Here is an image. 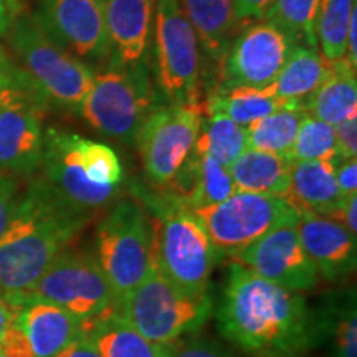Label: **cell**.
Returning a JSON list of instances; mask_svg holds the SVG:
<instances>
[{
  "mask_svg": "<svg viewBox=\"0 0 357 357\" xmlns=\"http://www.w3.org/2000/svg\"><path fill=\"white\" fill-rule=\"evenodd\" d=\"M32 17L58 47L83 63L93 68L109 63L105 0H40Z\"/></svg>",
  "mask_w": 357,
  "mask_h": 357,
  "instance_id": "cell-13",
  "label": "cell"
},
{
  "mask_svg": "<svg viewBox=\"0 0 357 357\" xmlns=\"http://www.w3.org/2000/svg\"><path fill=\"white\" fill-rule=\"evenodd\" d=\"M296 230L319 276L336 283L354 273L357 240L342 223L311 212H300Z\"/></svg>",
  "mask_w": 357,
  "mask_h": 357,
  "instance_id": "cell-17",
  "label": "cell"
},
{
  "mask_svg": "<svg viewBox=\"0 0 357 357\" xmlns=\"http://www.w3.org/2000/svg\"><path fill=\"white\" fill-rule=\"evenodd\" d=\"M86 321L42 301H24L17 324L33 357H56L84 331Z\"/></svg>",
  "mask_w": 357,
  "mask_h": 357,
  "instance_id": "cell-19",
  "label": "cell"
},
{
  "mask_svg": "<svg viewBox=\"0 0 357 357\" xmlns=\"http://www.w3.org/2000/svg\"><path fill=\"white\" fill-rule=\"evenodd\" d=\"M195 155V185L192 190L190 197L184 204L190 211L197 208L211 207L218 202H223L236 192L235 182L231 178L229 167L222 166L217 160L208 158V155L197 154Z\"/></svg>",
  "mask_w": 357,
  "mask_h": 357,
  "instance_id": "cell-32",
  "label": "cell"
},
{
  "mask_svg": "<svg viewBox=\"0 0 357 357\" xmlns=\"http://www.w3.org/2000/svg\"><path fill=\"white\" fill-rule=\"evenodd\" d=\"M42 178L66 202L95 213L118 200L121 189L88 181L78 154V134L50 128L45 131Z\"/></svg>",
  "mask_w": 357,
  "mask_h": 357,
  "instance_id": "cell-16",
  "label": "cell"
},
{
  "mask_svg": "<svg viewBox=\"0 0 357 357\" xmlns=\"http://www.w3.org/2000/svg\"><path fill=\"white\" fill-rule=\"evenodd\" d=\"M204 106H158L136 134L137 153L147 178L164 189L185 160L197 141Z\"/></svg>",
  "mask_w": 357,
  "mask_h": 357,
  "instance_id": "cell-12",
  "label": "cell"
},
{
  "mask_svg": "<svg viewBox=\"0 0 357 357\" xmlns=\"http://www.w3.org/2000/svg\"><path fill=\"white\" fill-rule=\"evenodd\" d=\"M321 0H276L261 20L278 26L293 43L318 48L316 42V17ZM319 50V48H318Z\"/></svg>",
  "mask_w": 357,
  "mask_h": 357,
  "instance_id": "cell-31",
  "label": "cell"
},
{
  "mask_svg": "<svg viewBox=\"0 0 357 357\" xmlns=\"http://www.w3.org/2000/svg\"><path fill=\"white\" fill-rule=\"evenodd\" d=\"M171 357H235L225 346L213 339H185L182 342H172Z\"/></svg>",
  "mask_w": 357,
  "mask_h": 357,
  "instance_id": "cell-35",
  "label": "cell"
},
{
  "mask_svg": "<svg viewBox=\"0 0 357 357\" xmlns=\"http://www.w3.org/2000/svg\"><path fill=\"white\" fill-rule=\"evenodd\" d=\"M319 312V311H318ZM321 342L331 344L333 357H357V316L354 293L319 312Z\"/></svg>",
  "mask_w": 357,
  "mask_h": 357,
  "instance_id": "cell-30",
  "label": "cell"
},
{
  "mask_svg": "<svg viewBox=\"0 0 357 357\" xmlns=\"http://www.w3.org/2000/svg\"><path fill=\"white\" fill-rule=\"evenodd\" d=\"M328 61L324 60L318 48L294 43L288 60L278 77L270 84L271 91L291 108H301L312 96L329 75Z\"/></svg>",
  "mask_w": 357,
  "mask_h": 357,
  "instance_id": "cell-21",
  "label": "cell"
},
{
  "mask_svg": "<svg viewBox=\"0 0 357 357\" xmlns=\"http://www.w3.org/2000/svg\"><path fill=\"white\" fill-rule=\"evenodd\" d=\"M17 68H19V66H17ZM17 68H13L12 71H2V73H0V95H2V89H3V86H6V84H7L8 78H10V75H12L13 71H15Z\"/></svg>",
  "mask_w": 357,
  "mask_h": 357,
  "instance_id": "cell-46",
  "label": "cell"
},
{
  "mask_svg": "<svg viewBox=\"0 0 357 357\" xmlns=\"http://www.w3.org/2000/svg\"><path fill=\"white\" fill-rule=\"evenodd\" d=\"M13 68H17V65L13 63V60L8 56V53L0 47V73L2 71H12Z\"/></svg>",
  "mask_w": 357,
  "mask_h": 357,
  "instance_id": "cell-45",
  "label": "cell"
},
{
  "mask_svg": "<svg viewBox=\"0 0 357 357\" xmlns=\"http://www.w3.org/2000/svg\"><path fill=\"white\" fill-rule=\"evenodd\" d=\"M293 45L271 22L255 20L230 42L220 58L217 89L268 88L288 60Z\"/></svg>",
  "mask_w": 357,
  "mask_h": 357,
  "instance_id": "cell-14",
  "label": "cell"
},
{
  "mask_svg": "<svg viewBox=\"0 0 357 357\" xmlns=\"http://www.w3.org/2000/svg\"><path fill=\"white\" fill-rule=\"evenodd\" d=\"M22 301H42L93 321L116 312L118 298L93 253L66 248L24 294Z\"/></svg>",
  "mask_w": 357,
  "mask_h": 357,
  "instance_id": "cell-8",
  "label": "cell"
},
{
  "mask_svg": "<svg viewBox=\"0 0 357 357\" xmlns=\"http://www.w3.org/2000/svg\"><path fill=\"white\" fill-rule=\"evenodd\" d=\"M0 357H8L7 354H6V352H3L2 349H0Z\"/></svg>",
  "mask_w": 357,
  "mask_h": 357,
  "instance_id": "cell-47",
  "label": "cell"
},
{
  "mask_svg": "<svg viewBox=\"0 0 357 357\" xmlns=\"http://www.w3.org/2000/svg\"><path fill=\"white\" fill-rule=\"evenodd\" d=\"M19 195V178L0 172V238L7 230Z\"/></svg>",
  "mask_w": 357,
  "mask_h": 357,
  "instance_id": "cell-36",
  "label": "cell"
},
{
  "mask_svg": "<svg viewBox=\"0 0 357 357\" xmlns=\"http://www.w3.org/2000/svg\"><path fill=\"white\" fill-rule=\"evenodd\" d=\"M356 217H357V194L346 197L344 204L341 205V208H339V211L334 213L331 218L339 223H342V225H344L346 229L351 231V234L356 235V231H357V218Z\"/></svg>",
  "mask_w": 357,
  "mask_h": 357,
  "instance_id": "cell-42",
  "label": "cell"
},
{
  "mask_svg": "<svg viewBox=\"0 0 357 357\" xmlns=\"http://www.w3.org/2000/svg\"><path fill=\"white\" fill-rule=\"evenodd\" d=\"M276 3V0H234L236 22L261 20Z\"/></svg>",
  "mask_w": 357,
  "mask_h": 357,
  "instance_id": "cell-39",
  "label": "cell"
},
{
  "mask_svg": "<svg viewBox=\"0 0 357 357\" xmlns=\"http://www.w3.org/2000/svg\"><path fill=\"white\" fill-rule=\"evenodd\" d=\"M230 258L289 291H307L319 281L318 270L301 245L296 223L268 231Z\"/></svg>",
  "mask_w": 357,
  "mask_h": 357,
  "instance_id": "cell-15",
  "label": "cell"
},
{
  "mask_svg": "<svg viewBox=\"0 0 357 357\" xmlns=\"http://www.w3.org/2000/svg\"><path fill=\"white\" fill-rule=\"evenodd\" d=\"M213 311L211 294L190 296L160 273L154 258L144 280L119 301L116 314L155 344H172L199 331Z\"/></svg>",
  "mask_w": 357,
  "mask_h": 357,
  "instance_id": "cell-4",
  "label": "cell"
},
{
  "mask_svg": "<svg viewBox=\"0 0 357 357\" xmlns=\"http://www.w3.org/2000/svg\"><path fill=\"white\" fill-rule=\"evenodd\" d=\"M337 159H354L357 155V118L334 126Z\"/></svg>",
  "mask_w": 357,
  "mask_h": 357,
  "instance_id": "cell-37",
  "label": "cell"
},
{
  "mask_svg": "<svg viewBox=\"0 0 357 357\" xmlns=\"http://www.w3.org/2000/svg\"><path fill=\"white\" fill-rule=\"evenodd\" d=\"M158 108L153 75L147 63L105 65L95 71L79 116L96 132L119 142H132L146 118Z\"/></svg>",
  "mask_w": 357,
  "mask_h": 357,
  "instance_id": "cell-6",
  "label": "cell"
},
{
  "mask_svg": "<svg viewBox=\"0 0 357 357\" xmlns=\"http://www.w3.org/2000/svg\"><path fill=\"white\" fill-rule=\"evenodd\" d=\"M22 306H24V301L19 296L0 291V341H2L3 334L8 331V328L13 324Z\"/></svg>",
  "mask_w": 357,
  "mask_h": 357,
  "instance_id": "cell-40",
  "label": "cell"
},
{
  "mask_svg": "<svg viewBox=\"0 0 357 357\" xmlns=\"http://www.w3.org/2000/svg\"><path fill=\"white\" fill-rule=\"evenodd\" d=\"M84 331L95 341L101 357H171V344L147 341L116 312L86 321Z\"/></svg>",
  "mask_w": 357,
  "mask_h": 357,
  "instance_id": "cell-25",
  "label": "cell"
},
{
  "mask_svg": "<svg viewBox=\"0 0 357 357\" xmlns=\"http://www.w3.org/2000/svg\"><path fill=\"white\" fill-rule=\"evenodd\" d=\"M181 6L200 48L213 60H220L238 24L234 0H181Z\"/></svg>",
  "mask_w": 357,
  "mask_h": 357,
  "instance_id": "cell-24",
  "label": "cell"
},
{
  "mask_svg": "<svg viewBox=\"0 0 357 357\" xmlns=\"http://www.w3.org/2000/svg\"><path fill=\"white\" fill-rule=\"evenodd\" d=\"M334 178L342 197L357 194V159H333Z\"/></svg>",
  "mask_w": 357,
  "mask_h": 357,
  "instance_id": "cell-38",
  "label": "cell"
},
{
  "mask_svg": "<svg viewBox=\"0 0 357 357\" xmlns=\"http://www.w3.org/2000/svg\"><path fill=\"white\" fill-rule=\"evenodd\" d=\"M356 0H321L316 17V42L328 63L346 56V38Z\"/></svg>",
  "mask_w": 357,
  "mask_h": 357,
  "instance_id": "cell-29",
  "label": "cell"
},
{
  "mask_svg": "<svg viewBox=\"0 0 357 357\" xmlns=\"http://www.w3.org/2000/svg\"><path fill=\"white\" fill-rule=\"evenodd\" d=\"M78 154L84 174L91 184L121 189L124 172L119 155L113 147L78 136Z\"/></svg>",
  "mask_w": 357,
  "mask_h": 357,
  "instance_id": "cell-33",
  "label": "cell"
},
{
  "mask_svg": "<svg viewBox=\"0 0 357 357\" xmlns=\"http://www.w3.org/2000/svg\"><path fill=\"white\" fill-rule=\"evenodd\" d=\"M48 101L17 68L0 95V172L32 177L43 158V119Z\"/></svg>",
  "mask_w": 357,
  "mask_h": 357,
  "instance_id": "cell-9",
  "label": "cell"
},
{
  "mask_svg": "<svg viewBox=\"0 0 357 357\" xmlns=\"http://www.w3.org/2000/svg\"><path fill=\"white\" fill-rule=\"evenodd\" d=\"M218 255H235L268 231L298 223L300 211L284 197L235 192L223 202L192 211Z\"/></svg>",
  "mask_w": 357,
  "mask_h": 357,
  "instance_id": "cell-11",
  "label": "cell"
},
{
  "mask_svg": "<svg viewBox=\"0 0 357 357\" xmlns=\"http://www.w3.org/2000/svg\"><path fill=\"white\" fill-rule=\"evenodd\" d=\"M287 199L300 212L331 218L346 200L337 189L333 160L293 162Z\"/></svg>",
  "mask_w": 357,
  "mask_h": 357,
  "instance_id": "cell-20",
  "label": "cell"
},
{
  "mask_svg": "<svg viewBox=\"0 0 357 357\" xmlns=\"http://www.w3.org/2000/svg\"><path fill=\"white\" fill-rule=\"evenodd\" d=\"M337 158L334 126L306 114L298 129L288 159L301 160H333Z\"/></svg>",
  "mask_w": 357,
  "mask_h": 357,
  "instance_id": "cell-34",
  "label": "cell"
},
{
  "mask_svg": "<svg viewBox=\"0 0 357 357\" xmlns=\"http://www.w3.org/2000/svg\"><path fill=\"white\" fill-rule=\"evenodd\" d=\"M291 108L271 88L215 89L204 105V113H220L238 126L247 128L273 111Z\"/></svg>",
  "mask_w": 357,
  "mask_h": 357,
  "instance_id": "cell-26",
  "label": "cell"
},
{
  "mask_svg": "<svg viewBox=\"0 0 357 357\" xmlns=\"http://www.w3.org/2000/svg\"><path fill=\"white\" fill-rule=\"evenodd\" d=\"M329 66L328 78L312 93L303 109L312 118L336 126L357 118V79L356 68L344 58Z\"/></svg>",
  "mask_w": 357,
  "mask_h": 357,
  "instance_id": "cell-22",
  "label": "cell"
},
{
  "mask_svg": "<svg viewBox=\"0 0 357 357\" xmlns=\"http://www.w3.org/2000/svg\"><path fill=\"white\" fill-rule=\"evenodd\" d=\"M56 357H101L100 351L86 331H83L68 347H65Z\"/></svg>",
  "mask_w": 357,
  "mask_h": 357,
  "instance_id": "cell-41",
  "label": "cell"
},
{
  "mask_svg": "<svg viewBox=\"0 0 357 357\" xmlns=\"http://www.w3.org/2000/svg\"><path fill=\"white\" fill-rule=\"evenodd\" d=\"M357 8L352 12L349 20V29H347V38H346V56L344 60L349 61L352 68L357 70Z\"/></svg>",
  "mask_w": 357,
  "mask_h": 357,
  "instance_id": "cell-44",
  "label": "cell"
},
{
  "mask_svg": "<svg viewBox=\"0 0 357 357\" xmlns=\"http://www.w3.org/2000/svg\"><path fill=\"white\" fill-rule=\"evenodd\" d=\"M248 149L247 128L230 121L220 113H204L194 151L230 167Z\"/></svg>",
  "mask_w": 357,
  "mask_h": 357,
  "instance_id": "cell-27",
  "label": "cell"
},
{
  "mask_svg": "<svg viewBox=\"0 0 357 357\" xmlns=\"http://www.w3.org/2000/svg\"><path fill=\"white\" fill-rule=\"evenodd\" d=\"M217 321L222 336L257 357H303L321 344L319 312L298 291L231 261Z\"/></svg>",
  "mask_w": 357,
  "mask_h": 357,
  "instance_id": "cell-1",
  "label": "cell"
},
{
  "mask_svg": "<svg viewBox=\"0 0 357 357\" xmlns=\"http://www.w3.org/2000/svg\"><path fill=\"white\" fill-rule=\"evenodd\" d=\"M158 0H105L111 65L147 63Z\"/></svg>",
  "mask_w": 357,
  "mask_h": 357,
  "instance_id": "cell-18",
  "label": "cell"
},
{
  "mask_svg": "<svg viewBox=\"0 0 357 357\" xmlns=\"http://www.w3.org/2000/svg\"><path fill=\"white\" fill-rule=\"evenodd\" d=\"M155 82L169 105H200V45L181 0L155 2Z\"/></svg>",
  "mask_w": 357,
  "mask_h": 357,
  "instance_id": "cell-10",
  "label": "cell"
},
{
  "mask_svg": "<svg viewBox=\"0 0 357 357\" xmlns=\"http://www.w3.org/2000/svg\"><path fill=\"white\" fill-rule=\"evenodd\" d=\"M20 66L48 105L79 113L95 78V68L60 48L32 15L20 13L7 33Z\"/></svg>",
  "mask_w": 357,
  "mask_h": 357,
  "instance_id": "cell-5",
  "label": "cell"
},
{
  "mask_svg": "<svg viewBox=\"0 0 357 357\" xmlns=\"http://www.w3.org/2000/svg\"><path fill=\"white\" fill-rule=\"evenodd\" d=\"M306 111L301 108H281L247 126L248 149L265 151L288 158L294 137Z\"/></svg>",
  "mask_w": 357,
  "mask_h": 357,
  "instance_id": "cell-28",
  "label": "cell"
},
{
  "mask_svg": "<svg viewBox=\"0 0 357 357\" xmlns=\"http://www.w3.org/2000/svg\"><path fill=\"white\" fill-rule=\"evenodd\" d=\"M144 200L155 215L154 261L160 273L190 296L207 294L220 255L202 223L189 207L167 192L158 197L146 195Z\"/></svg>",
  "mask_w": 357,
  "mask_h": 357,
  "instance_id": "cell-3",
  "label": "cell"
},
{
  "mask_svg": "<svg viewBox=\"0 0 357 357\" xmlns=\"http://www.w3.org/2000/svg\"><path fill=\"white\" fill-rule=\"evenodd\" d=\"M293 162L284 155L247 149L229 167L236 192L288 197Z\"/></svg>",
  "mask_w": 357,
  "mask_h": 357,
  "instance_id": "cell-23",
  "label": "cell"
},
{
  "mask_svg": "<svg viewBox=\"0 0 357 357\" xmlns=\"http://www.w3.org/2000/svg\"><path fill=\"white\" fill-rule=\"evenodd\" d=\"M95 257L123 301L144 280L154 258L153 222L134 199L116 200L95 231Z\"/></svg>",
  "mask_w": 357,
  "mask_h": 357,
  "instance_id": "cell-7",
  "label": "cell"
},
{
  "mask_svg": "<svg viewBox=\"0 0 357 357\" xmlns=\"http://www.w3.org/2000/svg\"><path fill=\"white\" fill-rule=\"evenodd\" d=\"M20 13L19 0H0V37H6Z\"/></svg>",
  "mask_w": 357,
  "mask_h": 357,
  "instance_id": "cell-43",
  "label": "cell"
},
{
  "mask_svg": "<svg viewBox=\"0 0 357 357\" xmlns=\"http://www.w3.org/2000/svg\"><path fill=\"white\" fill-rule=\"evenodd\" d=\"M93 217L33 176L0 238V291L24 294Z\"/></svg>",
  "mask_w": 357,
  "mask_h": 357,
  "instance_id": "cell-2",
  "label": "cell"
}]
</instances>
